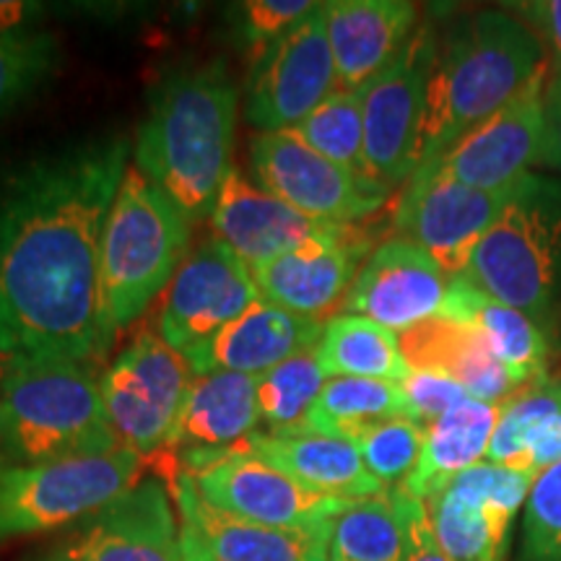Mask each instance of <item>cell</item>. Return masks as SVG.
<instances>
[{
    "label": "cell",
    "instance_id": "6da1fadb",
    "mask_svg": "<svg viewBox=\"0 0 561 561\" xmlns=\"http://www.w3.org/2000/svg\"><path fill=\"white\" fill-rule=\"evenodd\" d=\"M130 140L89 138L0 174V356L89 364L110 348L100 248Z\"/></svg>",
    "mask_w": 561,
    "mask_h": 561
},
{
    "label": "cell",
    "instance_id": "7a4b0ae2",
    "mask_svg": "<svg viewBox=\"0 0 561 561\" xmlns=\"http://www.w3.org/2000/svg\"><path fill=\"white\" fill-rule=\"evenodd\" d=\"M240 89L227 62L180 68L159 83L133 164L191 221L208 219L231 164Z\"/></svg>",
    "mask_w": 561,
    "mask_h": 561
},
{
    "label": "cell",
    "instance_id": "3957f363",
    "mask_svg": "<svg viewBox=\"0 0 561 561\" xmlns=\"http://www.w3.org/2000/svg\"><path fill=\"white\" fill-rule=\"evenodd\" d=\"M541 39L510 11H479L437 39L424 117L419 167L442 157L476 125L515 100L546 66Z\"/></svg>",
    "mask_w": 561,
    "mask_h": 561
},
{
    "label": "cell",
    "instance_id": "277c9868",
    "mask_svg": "<svg viewBox=\"0 0 561 561\" xmlns=\"http://www.w3.org/2000/svg\"><path fill=\"white\" fill-rule=\"evenodd\" d=\"M193 221L136 164L125 172L102 229V322L112 341L167 291L185 261Z\"/></svg>",
    "mask_w": 561,
    "mask_h": 561
},
{
    "label": "cell",
    "instance_id": "5b68a950",
    "mask_svg": "<svg viewBox=\"0 0 561 561\" xmlns=\"http://www.w3.org/2000/svg\"><path fill=\"white\" fill-rule=\"evenodd\" d=\"M102 377L89 364L9 359L0 382V453L11 462L115 450Z\"/></svg>",
    "mask_w": 561,
    "mask_h": 561
},
{
    "label": "cell",
    "instance_id": "8992f818",
    "mask_svg": "<svg viewBox=\"0 0 561 561\" xmlns=\"http://www.w3.org/2000/svg\"><path fill=\"white\" fill-rule=\"evenodd\" d=\"M462 278L549 325L561 301V182L523 174Z\"/></svg>",
    "mask_w": 561,
    "mask_h": 561
},
{
    "label": "cell",
    "instance_id": "52a82bcc",
    "mask_svg": "<svg viewBox=\"0 0 561 561\" xmlns=\"http://www.w3.org/2000/svg\"><path fill=\"white\" fill-rule=\"evenodd\" d=\"M144 458L115 447L37 462L0 460V541L91 520L138 483Z\"/></svg>",
    "mask_w": 561,
    "mask_h": 561
},
{
    "label": "cell",
    "instance_id": "ba28073f",
    "mask_svg": "<svg viewBox=\"0 0 561 561\" xmlns=\"http://www.w3.org/2000/svg\"><path fill=\"white\" fill-rule=\"evenodd\" d=\"M193 380V364L180 348L159 333H140L102 377L104 411L117 445L140 458L170 447Z\"/></svg>",
    "mask_w": 561,
    "mask_h": 561
},
{
    "label": "cell",
    "instance_id": "9c48e42d",
    "mask_svg": "<svg viewBox=\"0 0 561 561\" xmlns=\"http://www.w3.org/2000/svg\"><path fill=\"white\" fill-rule=\"evenodd\" d=\"M434 55L437 34L432 26H419L396 60L362 89L367 178L388 193L419 170V133Z\"/></svg>",
    "mask_w": 561,
    "mask_h": 561
},
{
    "label": "cell",
    "instance_id": "30bf717a",
    "mask_svg": "<svg viewBox=\"0 0 561 561\" xmlns=\"http://www.w3.org/2000/svg\"><path fill=\"white\" fill-rule=\"evenodd\" d=\"M185 473L216 510L271 528H325L351 502L314 494L276 462L244 445L221 455L191 458Z\"/></svg>",
    "mask_w": 561,
    "mask_h": 561
},
{
    "label": "cell",
    "instance_id": "8fae6325",
    "mask_svg": "<svg viewBox=\"0 0 561 561\" xmlns=\"http://www.w3.org/2000/svg\"><path fill=\"white\" fill-rule=\"evenodd\" d=\"M255 182L291 208L328 224H356L388 201V191L314 151L297 130L257 133L250 146Z\"/></svg>",
    "mask_w": 561,
    "mask_h": 561
},
{
    "label": "cell",
    "instance_id": "7c38bea8",
    "mask_svg": "<svg viewBox=\"0 0 561 561\" xmlns=\"http://www.w3.org/2000/svg\"><path fill=\"white\" fill-rule=\"evenodd\" d=\"M515 185L479 191L445 174L416 170L396 206L398 237L424 250L453 280L462 278L479 242L512 201Z\"/></svg>",
    "mask_w": 561,
    "mask_h": 561
},
{
    "label": "cell",
    "instance_id": "4fadbf2b",
    "mask_svg": "<svg viewBox=\"0 0 561 561\" xmlns=\"http://www.w3.org/2000/svg\"><path fill=\"white\" fill-rule=\"evenodd\" d=\"M339 87L322 3L252 62L244 115L261 133L289 130Z\"/></svg>",
    "mask_w": 561,
    "mask_h": 561
},
{
    "label": "cell",
    "instance_id": "5bb4252c",
    "mask_svg": "<svg viewBox=\"0 0 561 561\" xmlns=\"http://www.w3.org/2000/svg\"><path fill=\"white\" fill-rule=\"evenodd\" d=\"M536 476L479 462L426 500L439 549L453 561H507L512 523Z\"/></svg>",
    "mask_w": 561,
    "mask_h": 561
},
{
    "label": "cell",
    "instance_id": "9a60e30c",
    "mask_svg": "<svg viewBox=\"0 0 561 561\" xmlns=\"http://www.w3.org/2000/svg\"><path fill=\"white\" fill-rule=\"evenodd\" d=\"M214 240L227 244L248 268L312 244H341L364 231L356 224H328L291 208L237 170L229 172L208 216Z\"/></svg>",
    "mask_w": 561,
    "mask_h": 561
},
{
    "label": "cell",
    "instance_id": "2e32d148",
    "mask_svg": "<svg viewBox=\"0 0 561 561\" xmlns=\"http://www.w3.org/2000/svg\"><path fill=\"white\" fill-rule=\"evenodd\" d=\"M261 297L252 271L219 240L203 242L182 261L164 291L159 335L182 354L214 339Z\"/></svg>",
    "mask_w": 561,
    "mask_h": 561
},
{
    "label": "cell",
    "instance_id": "e0dca14e",
    "mask_svg": "<svg viewBox=\"0 0 561 561\" xmlns=\"http://www.w3.org/2000/svg\"><path fill=\"white\" fill-rule=\"evenodd\" d=\"M546 73H549V62L496 115L476 125L442 157L419 170L445 174L479 191H502V187L515 185L523 174H528L530 164H538Z\"/></svg>",
    "mask_w": 561,
    "mask_h": 561
},
{
    "label": "cell",
    "instance_id": "ac0fdd59",
    "mask_svg": "<svg viewBox=\"0 0 561 561\" xmlns=\"http://www.w3.org/2000/svg\"><path fill=\"white\" fill-rule=\"evenodd\" d=\"M450 286L453 278L424 250L403 237H392L369 252L343 301V312L403 333L439 318Z\"/></svg>",
    "mask_w": 561,
    "mask_h": 561
},
{
    "label": "cell",
    "instance_id": "d6986e66",
    "mask_svg": "<svg viewBox=\"0 0 561 561\" xmlns=\"http://www.w3.org/2000/svg\"><path fill=\"white\" fill-rule=\"evenodd\" d=\"M62 561H182V530L161 483L140 481L83 525Z\"/></svg>",
    "mask_w": 561,
    "mask_h": 561
},
{
    "label": "cell",
    "instance_id": "ffe728a7",
    "mask_svg": "<svg viewBox=\"0 0 561 561\" xmlns=\"http://www.w3.org/2000/svg\"><path fill=\"white\" fill-rule=\"evenodd\" d=\"M335 79L343 91H362L396 60L416 32L419 9L405 0H331L322 3Z\"/></svg>",
    "mask_w": 561,
    "mask_h": 561
},
{
    "label": "cell",
    "instance_id": "44dd1931",
    "mask_svg": "<svg viewBox=\"0 0 561 561\" xmlns=\"http://www.w3.org/2000/svg\"><path fill=\"white\" fill-rule=\"evenodd\" d=\"M172 489L182 525L214 561H328L331 525L299 530L240 520L203 500L185 471L174 479Z\"/></svg>",
    "mask_w": 561,
    "mask_h": 561
},
{
    "label": "cell",
    "instance_id": "7402d4cb",
    "mask_svg": "<svg viewBox=\"0 0 561 561\" xmlns=\"http://www.w3.org/2000/svg\"><path fill=\"white\" fill-rule=\"evenodd\" d=\"M325 331V322L301 318L284 307L257 299L248 312L231 320L214 339L187 351L195 375L203 371H242L261 377L291 356L314 348Z\"/></svg>",
    "mask_w": 561,
    "mask_h": 561
},
{
    "label": "cell",
    "instance_id": "603a6c76",
    "mask_svg": "<svg viewBox=\"0 0 561 561\" xmlns=\"http://www.w3.org/2000/svg\"><path fill=\"white\" fill-rule=\"evenodd\" d=\"M367 250V234L341 244H312L252 268V278L271 305L325 322L346 301Z\"/></svg>",
    "mask_w": 561,
    "mask_h": 561
},
{
    "label": "cell",
    "instance_id": "cb8c5ba5",
    "mask_svg": "<svg viewBox=\"0 0 561 561\" xmlns=\"http://www.w3.org/2000/svg\"><path fill=\"white\" fill-rule=\"evenodd\" d=\"M398 343L411 371L447 377L476 401L504 405L520 392L491 351L486 335L468 322L432 318L398 333Z\"/></svg>",
    "mask_w": 561,
    "mask_h": 561
},
{
    "label": "cell",
    "instance_id": "d4e9b609",
    "mask_svg": "<svg viewBox=\"0 0 561 561\" xmlns=\"http://www.w3.org/2000/svg\"><path fill=\"white\" fill-rule=\"evenodd\" d=\"M257 377L227 369L203 371L191 385L170 447H182L191 458L221 455L242 447L257 434Z\"/></svg>",
    "mask_w": 561,
    "mask_h": 561
},
{
    "label": "cell",
    "instance_id": "484cf974",
    "mask_svg": "<svg viewBox=\"0 0 561 561\" xmlns=\"http://www.w3.org/2000/svg\"><path fill=\"white\" fill-rule=\"evenodd\" d=\"M244 447L276 462L314 494L333 500H367L385 491L364 466L356 442L341 434L318 430L257 432L244 442Z\"/></svg>",
    "mask_w": 561,
    "mask_h": 561
},
{
    "label": "cell",
    "instance_id": "4316f807",
    "mask_svg": "<svg viewBox=\"0 0 561 561\" xmlns=\"http://www.w3.org/2000/svg\"><path fill=\"white\" fill-rule=\"evenodd\" d=\"M500 416L502 405L476 401V398H466L455 405L426 426L424 450L416 468L398 489L421 502L432 500L455 476L466 473L486 458Z\"/></svg>",
    "mask_w": 561,
    "mask_h": 561
},
{
    "label": "cell",
    "instance_id": "83f0119b",
    "mask_svg": "<svg viewBox=\"0 0 561 561\" xmlns=\"http://www.w3.org/2000/svg\"><path fill=\"white\" fill-rule=\"evenodd\" d=\"M439 318L468 322L486 335L494 356L520 390L543 380L549 343L543 328L525 312L491 299L466 278H455Z\"/></svg>",
    "mask_w": 561,
    "mask_h": 561
},
{
    "label": "cell",
    "instance_id": "f1b7e54d",
    "mask_svg": "<svg viewBox=\"0 0 561 561\" xmlns=\"http://www.w3.org/2000/svg\"><path fill=\"white\" fill-rule=\"evenodd\" d=\"M318 359L328 377H364L401 385L411 375L398 333L348 312L325 320Z\"/></svg>",
    "mask_w": 561,
    "mask_h": 561
},
{
    "label": "cell",
    "instance_id": "f546056e",
    "mask_svg": "<svg viewBox=\"0 0 561 561\" xmlns=\"http://www.w3.org/2000/svg\"><path fill=\"white\" fill-rule=\"evenodd\" d=\"M328 561H405V530L396 489L346 502L331 520Z\"/></svg>",
    "mask_w": 561,
    "mask_h": 561
},
{
    "label": "cell",
    "instance_id": "4dcf8cb0",
    "mask_svg": "<svg viewBox=\"0 0 561 561\" xmlns=\"http://www.w3.org/2000/svg\"><path fill=\"white\" fill-rule=\"evenodd\" d=\"M396 416H405L403 392L398 382L331 377L314 403L307 430L354 439L367 426Z\"/></svg>",
    "mask_w": 561,
    "mask_h": 561
},
{
    "label": "cell",
    "instance_id": "1f68e13d",
    "mask_svg": "<svg viewBox=\"0 0 561 561\" xmlns=\"http://www.w3.org/2000/svg\"><path fill=\"white\" fill-rule=\"evenodd\" d=\"M328 380L331 377L318 359V346L257 377L261 421L268 434L307 430V421Z\"/></svg>",
    "mask_w": 561,
    "mask_h": 561
},
{
    "label": "cell",
    "instance_id": "d6a6232c",
    "mask_svg": "<svg viewBox=\"0 0 561 561\" xmlns=\"http://www.w3.org/2000/svg\"><path fill=\"white\" fill-rule=\"evenodd\" d=\"M58 58L60 47L53 34L34 26L0 30V121L50 79Z\"/></svg>",
    "mask_w": 561,
    "mask_h": 561
},
{
    "label": "cell",
    "instance_id": "836d02e7",
    "mask_svg": "<svg viewBox=\"0 0 561 561\" xmlns=\"http://www.w3.org/2000/svg\"><path fill=\"white\" fill-rule=\"evenodd\" d=\"M301 138L328 157L343 170L367 178L364 164V107L362 91L335 89L310 117H305L297 128Z\"/></svg>",
    "mask_w": 561,
    "mask_h": 561
},
{
    "label": "cell",
    "instance_id": "e575fe53",
    "mask_svg": "<svg viewBox=\"0 0 561 561\" xmlns=\"http://www.w3.org/2000/svg\"><path fill=\"white\" fill-rule=\"evenodd\" d=\"M561 413V380H543L517 392L512 401L502 405L500 424L491 437L486 462L528 473L525 442L543 421Z\"/></svg>",
    "mask_w": 561,
    "mask_h": 561
},
{
    "label": "cell",
    "instance_id": "d590c367",
    "mask_svg": "<svg viewBox=\"0 0 561 561\" xmlns=\"http://www.w3.org/2000/svg\"><path fill=\"white\" fill-rule=\"evenodd\" d=\"M426 430L409 416L385 419L380 424H371L354 437L359 447L364 466L382 486L401 483L409 479L416 468L424 450Z\"/></svg>",
    "mask_w": 561,
    "mask_h": 561
},
{
    "label": "cell",
    "instance_id": "8d00e7d4",
    "mask_svg": "<svg viewBox=\"0 0 561 561\" xmlns=\"http://www.w3.org/2000/svg\"><path fill=\"white\" fill-rule=\"evenodd\" d=\"M517 561H561V460L533 481L523 507V541Z\"/></svg>",
    "mask_w": 561,
    "mask_h": 561
},
{
    "label": "cell",
    "instance_id": "74e56055",
    "mask_svg": "<svg viewBox=\"0 0 561 561\" xmlns=\"http://www.w3.org/2000/svg\"><path fill=\"white\" fill-rule=\"evenodd\" d=\"M314 9L318 3L307 0H248L242 3V39L257 58Z\"/></svg>",
    "mask_w": 561,
    "mask_h": 561
},
{
    "label": "cell",
    "instance_id": "f35d334b",
    "mask_svg": "<svg viewBox=\"0 0 561 561\" xmlns=\"http://www.w3.org/2000/svg\"><path fill=\"white\" fill-rule=\"evenodd\" d=\"M401 392L405 416L416 421L424 430L439 416H445L447 411L455 409V405L466 401V398H471L458 382L432 375V371H411L401 382Z\"/></svg>",
    "mask_w": 561,
    "mask_h": 561
},
{
    "label": "cell",
    "instance_id": "ab89813d",
    "mask_svg": "<svg viewBox=\"0 0 561 561\" xmlns=\"http://www.w3.org/2000/svg\"><path fill=\"white\" fill-rule=\"evenodd\" d=\"M398 504H401L403 530H405V561H453L445 551L439 549L437 538H434L430 515H426V504L416 496L405 494L396 489Z\"/></svg>",
    "mask_w": 561,
    "mask_h": 561
},
{
    "label": "cell",
    "instance_id": "60d3db41",
    "mask_svg": "<svg viewBox=\"0 0 561 561\" xmlns=\"http://www.w3.org/2000/svg\"><path fill=\"white\" fill-rule=\"evenodd\" d=\"M538 164L561 172V66H549L543 87V130Z\"/></svg>",
    "mask_w": 561,
    "mask_h": 561
},
{
    "label": "cell",
    "instance_id": "b9f144b4",
    "mask_svg": "<svg viewBox=\"0 0 561 561\" xmlns=\"http://www.w3.org/2000/svg\"><path fill=\"white\" fill-rule=\"evenodd\" d=\"M504 9L515 11V16L530 26L541 45L549 47L557 66H561V0H528V3H510Z\"/></svg>",
    "mask_w": 561,
    "mask_h": 561
},
{
    "label": "cell",
    "instance_id": "7bdbcfd3",
    "mask_svg": "<svg viewBox=\"0 0 561 561\" xmlns=\"http://www.w3.org/2000/svg\"><path fill=\"white\" fill-rule=\"evenodd\" d=\"M525 458H528V473L538 476L543 468L561 460V413L543 421L525 442Z\"/></svg>",
    "mask_w": 561,
    "mask_h": 561
},
{
    "label": "cell",
    "instance_id": "ee69618b",
    "mask_svg": "<svg viewBox=\"0 0 561 561\" xmlns=\"http://www.w3.org/2000/svg\"><path fill=\"white\" fill-rule=\"evenodd\" d=\"M32 5L24 3H0V30H19L26 26L24 19L30 16Z\"/></svg>",
    "mask_w": 561,
    "mask_h": 561
},
{
    "label": "cell",
    "instance_id": "f6af8a7d",
    "mask_svg": "<svg viewBox=\"0 0 561 561\" xmlns=\"http://www.w3.org/2000/svg\"><path fill=\"white\" fill-rule=\"evenodd\" d=\"M182 561H214L185 525H182Z\"/></svg>",
    "mask_w": 561,
    "mask_h": 561
},
{
    "label": "cell",
    "instance_id": "bcb514c9",
    "mask_svg": "<svg viewBox=\"0 0 561 561\" xmlns=\"http://www.w3.org/2000/svg\"><path fill=\"white\" fill-rule=\"evenodd\" d=\"M5 369H9V359H3V356H0V382H3Z\"/></svg>",
    "mask_w": 561,
    "mask_h": 561
},
{
    "label": "cell",
    "instance_id": "7dc6e473",
    "mask_svg": "<svg viewBox=\"0 0 561 561\" xmlns=\"http://www.w3.org/2000/svg\"><path fill=\"white\" fill-rule=\"evenodd\" d=\"M42 561H62L58 553H53V557H47V559H42Z\"/></svg>",
    "mask_w": 561,
    "mask_h": 561
}]
</instances>
